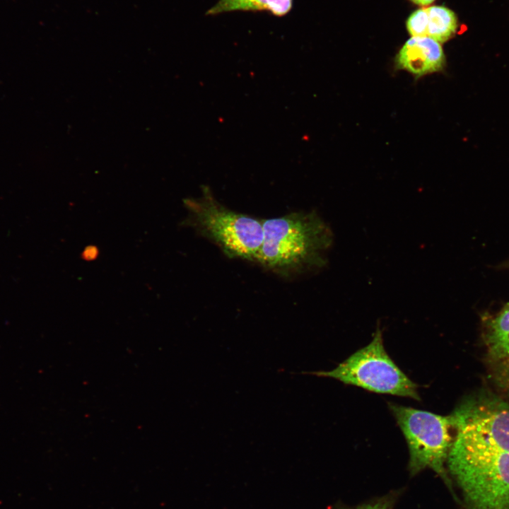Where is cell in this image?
<instances>
[{
	"mask_svg": "<svg viewBox=\"0 0 509 509\" xmlns=\"http://www.w3.org/2000/svg\"><path fill=\"white\" fill-rule=\"evenodd\" d=\"M263 242L257 262L283 277L322 268L333 242L328 225L315 211L262 220Z\"/></svg>",
	"mask_w": 509,
	"mask_h": 509,
	"instance_id": "1",
	"label": "cell"
},
{
	"mask_svg": "<svg viewBox=\"0 0 509 509\" xmlns=\"http://www.w3.org/2000/svg\"><path fill=\"white\" fill-rule=\"evenodd\" d=\"M447 464L469 509H509V452L452 444Z\"/></svg>",
	"mask_w": 509,
	"mask_h": 509,
	"instance_id": "2",
	"label": "cell"
},
{
	"mask_svg": "<svg viewBox=\"0 0 509 509\" xmlns=\"http://www.w3.org/2000/svg\"><path fill=\"white\" fill-rule=\"evenodd\" d=\"M194 226L230 259L257 262L263 242L262 220L219 203L209 188L199 199H186Z\"/></svg>",
	"mask_w": 509,
	"mask_h": 509,
	"instance_id": "3",
	"label": "cell"
},
{
	"mask_svg": "<svg viewBox=\"0 0 509 509\" xmlns=\"http://www.w3.org/2000/svg\"><path fill=\"white\" fill-rule=\"evenodd\" d=\"M301 373L334 378L376 393L420 400L418 385L399 369L385 351L380 325L367 346L356 351L333 370Z\"/></svg>",
	"mask_w": 509,
	"mask_h": 509,
	"instance_id": "4",
	"label": "cell"
},
{
	"mask_svg": "<svg viewBox=\"0 0 509 509\" xmlns=\"http://www.w3.org/2000/svg\"><path fill=\"white\" fill-rule=\"evenodd\" d=\"M388 406L408 445L411 473L431 469L450 488L445 464L454 439L451 415L441 416L394 403Z\"/></svg>",
	"mask_w": 509,
	"mask_h": 509,
	"instance_id": "5",
	"label": "cell"
},
{
	"mask_svg": "<svg viewBox=\"0 0 509 509\" xmlns=\"http://www.w3.org/2000/svg\"><path fill=\"white\" fill-rule=\"evenodd\" d=\"M452 444L509 452V405L488 391L464 399L450 414Z\"/></svg>",
	"mask_w": 509,
	"mask_h": 509,
	"instance_id": "6",
	"label": "cell"
},
{
	"mask_svg": "<svg viewBox=\"0 0 509 509\" xmlns=\"http://www.w3.org/2000/svg\"><path fill=\"white\" fill-rule=\"evenodd\" d=\"M396 66L416 78L441 71L445 57L440 43L428 37H411L400 49Z\"/></svg>",
	"mask_w": 509,
	"mask_h": 509,
	"instance_id": "7",
	"label": "cell"
},
{
	"mask_svg": "<svg viewBox=\"0 0 509 509\" xmlns=\"http://www.w3.org/2000/svg\"><path fill=\"white\" fill-rule=\"evenodd\" d=\"M484 341L492 361L509 360V303L488 322Z\"/></svg>",
	"mask_w": 509,
	"mask_h": 509,
	"instance_id": "8",
	"label": "cell"
},
{
	"mask_svg": "<svg viewBox=\"0 0 509 509\" xmlns=\"http://www.w3.org/2000/svg\"><path fill=\"white\" fill-rule=\"evenodd\" d=\"M292 5V0H219L209 8L207 14L217 15L236 11H264L283 16L291 11Z\"/></svg>",
	"mask_w": 509,
	"mask_h": 509,
	"instance_id": "9",
	"label": "cell"
},
{
	"mask_svg": "<svg viewBox=\"0 0 509 509\" xmlns=\"http://www.w3.org/2000/svg\"><path fill=\"white\" fill-rule=\"evenodd\" d=\"M426 37H431L440 43L450 39L457 28V18L455 13L443 6H433L426 8Z\"/></svg>",
	"mask_w": 509,
	"mask_h": 509,
	"instance_id": "10",
	"label": "cell"
},
{
	"mask_svg": "<svg viewBox=\"0 0 509 509\" xmlns=\"http://www.w3.org/2000/svg\"><path fill=\"white\" fill-rule=\"evenodd\" d=\"M426 8H422L413 12L406 21L409 33L412 37H426Z\"/></svg>",
	"mask_w": 509,
	"mask_h": 509,
	"instance_id": "11",
	"label": "cell"
},
{
	"mask_svg": "<svg viewBox=\"0 0 509 509\" xmlns=\"http://www.w3.org/2000/svg\"><path fill=\"white\" fill-rule=\"evenodd\" d=\"M496 379L498 385L509 394V362L503 363L498 367Z\"/></svg>",
	"mask_w": 509,
	"mask_h": 509,
	"instance_id": "12",
	"label": "cell"
},
{
	"mask_svg": "<svg viewBox=\"0 0 509 509\" xmlns=\"http://www.w3.org/2000/svg\"><path fill=\"white\" fill-rule=\"evenodd\" d=\"M393 503L394 498L391 496H387L355 509H392Z\"/></svg>",
	"mask_w": 509,
	"mask_h": 509,
	"instance_id": "13",
	"label": "cell"
},
{
	"mask_svg": "<svg viewBox=\"0 0 509 509\" xmlns=\"http://www.w3.org/2000/svg\"><path fill=\"white\" fill-rule=\"evenodd\" d=\"M100 254L98 247L94 245H89L86 246L81 253V257L82 259L86 262H91L95 260Z\"/></svg>",
	"mask_w": 509,
	"mask_h": 509,
	"instance_id": "14",
	"label": "cell"
},
{
	"mask_svg": "<svg viewBox=\"0 0 509 509\" xmlns=\"http://www.w3.org/2000/svg\"><path fill=\"white\" fill-rule=\"evenodd\" d=\"M416 4L420 6H427L433 3L435 0H411Z\"/></svg>",
	"mask_w": 509,
	"mask_h": 509,
	"instance_id": "15",
	"label": "cell"
}]
</instances>
